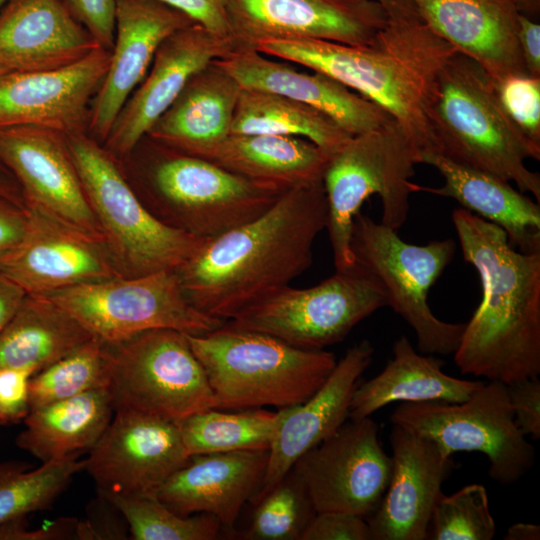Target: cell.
<instances>
[{
	"instance_id": "obj_1",
	"label": "cell",
	"mask_w": 540,
	"mask_h": 540,
	"mask_svg": "<svg viewBox=\"0 0 540 540\" xmlns=\"http://www.w3.org/2000/svg\"><path fill=\"white\" fill-rule=\"evenodd\" d=\"M327 215L322 180L286 191L261 215L206 239L174 270L184 294L202 313L233 319L311 266Z\"/></svg>"
},
{
	"instance_id": "obj_2",
	"label": "cell",
	"mask_w": 540,
	"mask_h": 540,
	"mask_svg": "<svg viewBox=\"0 0 540 540\" xmlns=\"http://www.w3.org/2000/svg\"><path fill=\"white\" fill-rule=\"evenodd\" d=\"M463 259L482 300L465 323L454 361L462 374L510 384L540 374V252L516 251L506 232L464 208L452 212Z\"/></svg>"
},
{
	"instance_id": "obj_3",
	"label": "cell",
	"mask_w": 540,
	"mask_h": 540,
	"mask_svg": "<svg viewBox=\"0 0 540 540\" xmlns=\"http://www.w3.org/2000/svg\"><path fill=\"white\" fill-rule=\"evenodd\" d=\"M260 53L324 73L383 109L421 152H435L428 109L439 73L456 50L422 21L388 22L375 42L268 40Z\"/></svg>"
},
{
	"instance_id": "obj_4",
	"label": "cell",
	"mask_w": 540,
	"mask_h": 540,
	"mask_svg": "<svg viewBox=\"0 0 540 540\" xmlns=\"http://www.w3.org/2000/svg\"><path fill=\"white\" fill-rule=\"evenodd\" d=\"M120 163L157 219L200 239L251 221L286 192L252 183L147 135Z\"/></svg>"
},
{
	"instance_id": "obj_5",
	"label": "cell",
	"mask_w": 540,
	"mask_h": 540,
	"mask_svg": "<svg viewBox=\"0 0 540 540\" xmlns=\"http://www.w3.org/2000/svg\"><path fill=\"white\" fill-rule=\"evenodd\" d=\"M435 152L449 160L516 184L540 201L539 160L505 113L495 80L457 51L441 69L428 109Z\"/></svg>"
},
{
	"instance_id": "obj_6",
	"label": "cell",
	"mask_w": 540,
	"mask_h": 540,
	"mask_svg": "<svg viewBox=\"0 0 540 540\" xmlns=\"http://www.w3.org/2000/svg\"><path fill=\"white\" fill-rule=\"evenodd\" d=\"M186 337L219 409L298 405L323 385L337 362L324 349H301L227 321L208 333Z\"/></svg>"
},
{
	"instance_id": "obj_7",
	"label": "cell",
	"mask_w": 540,
	"mask_h": 540,
	"mask_svg": "<svg viewBox=\"0 0 540 540\" xmlns=\"http://www.w3.org/2000/svg\"><path fill=\"white\" fill-rule=\"evenodd\" d=\"M420 163L421 152L395 121L351 136L330 155L322 182L336 271L355 266L350 247L353 220L372 195L381 199L382 224L397 231L405 223L410 195L416 192L410 179Z\"/></svg>"
},
{
	"instance_id": "obj_8",
	"label": "cell",
	"mask_w": 540,
	"mask_h": 540,
	"mask_svg": "<svg viewBox=\"0 0 540 540\" xmlns=\"http://www.w3.org/2000/svg\"><path fill=\"white\" fill-rule=\"evenodd\" d=\"M67 141L102 238L124 277L175 270L204 243L157 219L120 161L88 132L67 135Z\"/></svg>"
},
{
	"instance_id": "obj_9",
	"label": "cell",
	"mask_w": 540,
	"mask_h": 540,
	"mask_svg": "<svg viewBox=\"0 0 540 540\" xmlns=\"http://www.w3.org/2000/svg\"><path fill=\"white\" fill-rule=\"evenodd\" d=\"M105 345V388L114 411H133L177 422L218 408L185 333L152 329Z\"/></svg>"
},
{
	"instance_id": "obj_10",
	"label": "cell",
	"mask_w": 540,
	"mask_h": 540,
	"mask_svg": "<svg viewBox=\"0 0 540 540\" xmlns=\"http://www.w3.org/2000/svg\"><path fill=\"white\" fill-rule=\"evenodd\" d=\"M355 265L383 285L388 306L412 328L418 351L423 354H453L465 323L437 318L427 300L429 289L451 262L456 245L452 239L425 245L402 240L397 231L358 212L350 241Z\"/></svg>"
},
{
	"instance_id": "obj_11",
	"label": "cell",
	"mask_w": 540,
	"mask_h": 540,
	"mask_svg": "<svg viewBox=\"0 0 540 540\" xmlns=\"http://www.w3.org/2000/svg\"><path fill=\"white\" fill-rule=\"evenodd\" d=\"M390 420L434 441L448 457L484 454L489 476L502 485L519 481L535 462V448L517 427L506 384L499 381L483 383L462 402L400 403Z\"/></svg>"
},
{
	"instance_id": "obj_12",
	"label": "cell",
	"mask_w": 540,
	"mask_h": 540,
	"mask_svg": "<svg viewBox=\"0 0 540 540\" xmlns=\"http://www.w3.org/2000/svg\"><path fill=\"white\" fill-rule=\"evenodd\" d=\"M44 296L108 344L152 329L201 335L226 322L195 308L174 270L83 283Z\"/></svg>"
},
{
	"instance_id": "obj_13",
	"label": "cell",
	"mask_w": 540,
	"mask_h": 540,
	"mask_svg": "<svg viewBox=\"0 0 540 540\" xmlns=\"http://www.w3.org/2000/svg\"><path fill=\"white\" fill-rule=\"evenodd\" d=\"M386 306L381 282L355 265L309 288L285 286L229 322L301 349L323 350L343 341L359 322Z\"/></svg>"
},
{
	"instance_id": "obj_14",
	"label": "cell",
	"mask_w": 540,
	"mask_h": 540,
	"mask_svg": "<svg viewBox=\"0 0 540 540\" xmlns=\"http://www.w3.org/2000/svg\"><path fill=\"white\" fill-rule=\"evenodd\" d=\"M293 468L302 478L317 512L341 511L371 515L387 489L391 456L379 441L371 418L346 420Z\"/></svg>"
},
{
	"instance_id": "obj_15",
	"label": "cell",
	"mask_w": 540,
	"mask_h": 540,
	"mask_svg": "<svg viewBox=\"0 0 540 540\" xmlns=\"http://www.w3.org/2000/svg\"><path fill=\"white\" fill-rule=\"evenodd\" d=\"M235 49L264 41L318 39L371 45L389 20L374 0H227Z\"/></svg>"
},
{
	"instance_id": "obj_16",
	"label": "cell",
	"mask_w": 540,
	"mask_h": 540,
	"mask_svg": "<svg viewBox=\"0 0 540 540\" xmlns=\"http://www.w3.org/2000/svg\"><path fill=\"white\" fill-rule=\"evenodd\" d=\"M189 458L175 422L117 410L90 449L84 470L101 494L156 497Z\"/></svg>"
},
{
	"instance_id": "obj_17",
	"label": "cell",
	"mask_w": 540,
	"mask_h": 540,
	"mask_svg": "<svg viewBox=\"0 0 540 540\" xmlns=\"http://www.w3.org/2000/svg\"><path fill=\"white\" fill-rule=\"evenodd\" d=\"M25 208V234L0 272L27 295L124 277L101 237L46 211Z\"/></svg>"
},
{
	"instance_id": "obj_18",
	"label": "cell",
	"mask_w": 540,
	"mask_h": 540,
	"mask_svg": "<svg viewBox=\"0 0 540 540\" xmlns=\"http://www.w3.org/2000/svg\"><path fill=\"white\" fill-rule=\"evenodd\" d=\"M0 163L17 182L25 207L102 238L66 134L41 126L0 127Z\"/></svg>"
},
{
	"instance_id": "obj_19",
	"label": "cell",
	"mask_w": 540,
	"mask_h": 540,
	"mask_svg": "<svg viewBox=\"0 0 540 540\" xmlns=\"http://www.w3.org/2000/svg\"><path fill=\"white\" fill-rule=\"evenodd\" d=\"M235 50L230 37L198 24L180 29L158 47L150 68L131 93L102 143L122 161L169 108L189 79L214 60Z\"/></svg>"
},
{
	"instance_id": "obj_20",
	"label": "cell",
	"mask_w": 540,
	"mask_h": 540,
	"mask_svg": "<svg viewBox=\"0 0 540 540\" xmlns=\"http://www.w3.org/2000/svg\"><path fill=\"white\" fill-rule=\"evenodd\" d=\"M97 48L60 69L0 74V127L41 126L66 135L88 132L90 104L109 67Z\"/></svg>"
},
{
	"instance_id": "obj_21",
	"label": "cell",
	"mask_w": 540,
	"mask_h": 540,
	"mask_svg": "<svg viewBox=\"0 0 540 540\" xmlns=\"http://www.w3.org/2000/svg\"><path fill=\"white\" fill-rule=\"evenodd\" d=\"M114 43L107 72L90 104L88 134L101 144L121 108L147 74L160 44L195 24L158 0H114Z\"/></svg>"
},
{
	"instance_id": "obj_22",
	"label": "cell",
	"mask_w": 540,
	"mask_h": 540,
	"mask_svg": "<svg viewBox=\"0 0 540 540\" xmlns=\"http://www.w3.org/2000/svg\"><path fill=\"white\" fill-rule=\"evenodd\" d=\"M391 476L368 524L374 540H425L435 502L453 468L432 440L392 424Z\"/></svg>"
},
{
	"instance_id": "obj_23",
	"label": "cell",
	"mask_w": 540,
	"mask_h": 540,
	"mask_svg": "<svg viewBox=\"0 0 540 540\" xmlns=\"http://www.w3.org/2000/svg\"><path fill=\"white\" fill-rule=\"evenodd\" d=\"M374 348L362 340L336 362L323 385L304 402L283 408V416L269 449L264 478L251 503L259 501L307 451L336 432L349 418L352 394L371 365Z\"/></svg>"
},
{
	"instance_id": "obj_24",
	"label": "cell",
	"mask_w": 540,
	"mask_h": 540,
	"mask_svg": "<svg viewBox=\"0 0 540 540\" xmlns=\"http://www.w3.org/2000/svg\"><path fill=\"white\" fill-rule=\"evenodd\" d=\"M243 88L280 94L311 106L354 136L394 121L383 109L336 79L317 71L296 70L284 60L254 49H235L214 60Z\"/></svg>"
},
{
	"instance_id": "obj_25",
	"label": "cell",
	"mask_w": 540,
	"mask_h": 540,
	"mask_svg": "<svg viewBox=\"0 0 540 540\" xmlns=\"http://www.w3.org/2000/svg\"><path fill=\"white\" fill-rule=\"evenodd\" d=\"M99 47L65 0H9L0 10V74L60 69Z\"/></svg>"
},
{
	"instance_id": "obj_26",
	"label": "cell",
	"mask_w": 540,
	"mask_h": 540,
	"mask_svg": "<svg viewBox=\"0 0 540 540\" xmlns=\"http://www.w3.org/2000/svg\"><path fill=\"white\" fill-rule=\"evenodd\" d=\"M420 18L495 81L527 74L518 42L515 0H414Z\"/></svg>"
},
{
	"instance_id": "obj_27",
	"label": "cell",
	"mask_w": 540,
	"mask_h": 540,
	"mask_svg": "<svg viewBox=\"0 0 540 540\" xmlns=\"http://www.w3.org/2000/svg\"><path fill=\"white\" fill-rule=\"evenodd\" d=\"M269 450H246L190 456L160 487L156 498L188 516L206 513L232 527L264 478Z\"/></svg>"
},
{
	"instance_id": "obj_28",
	"label": "cell",
	"mask_w": 540,
	"mask_h": 540,
	"mask_svg": "<svg viewBox=\"0 0 540 540\" xmlns=\"http://www.w3.org/2000/svg\"><path fill=\"white\" fill-rule=\"evenodd\" d=\"M421 163L443 177L440 187L416 184V192L454 199L461 208L501 227L521 252H540V205L492 174L455 163L432 152Z\"/></svg>"
},
{
	"instance_id": "obj_29",
	"label": "cell",
	"mask_w": 540,
	"mask_h": 540,
	"mask_svg": "<svg viewBox=\"0 0 540 540\" xmlns=\"http://www.w3.org/2000/svg\"><path fill=\"white\" fill-rule=\"evenodd\" d=\"M190 155L279 191L321 181L330 157L307 139L268 134H229Z\"/></svg>"
},
{
	"instance_id": "obj_30",
	"label": "cell",
	"mask_w": 540,
	"mask_h": 540,
	"mask_svg": "<svg viewBox=\"0 0 540 540\" xmlns=\"http://www.w3.org/2000/svg\"><path fill=\"white\" fill-rule=\"evenodd\" d=\"M242 86L212 61L196 72L147 136L186 154L230 134Z\"/></svg>"
},
{
	"instance_id": "obj_31",
	"label": "cell",
	"mask_w": 540,
	"mask_h": 540,
	"mask_svg": "<svg viewBox=\"0 0 540 540\" xmlns=\"http://www.w3.org/2000/svg\"><path fill=\"white\" fill-rule=\"evenodd\" d=\"M444 362L413 347L406 336L392 346V358L373 378L358 383L352 394L349 419L370 417L394 403L466 400L483 382L446 374Z\"/></svg>"
},
{
	"instance_id": "obj_32",
	"label": "cell",
	"mask_w": 540,
	"mask_h": 540,
	"mask_svg": "<svg viewBox=\"0 0 540 540\" xmlns=\"http://www.w3.org/2000/svg\"><path fill=\"white\" fill-rule=\"evenodd\" d=\"M114 414L106 388L31 409L16 445L42 463L90 450L102 436Z\"/></svg>"
},
{
	"instance_id": "obj_33",
	"label": "cell",
	"mask_w": 540,
	"mask_h": 540,
	"mask_svg": "<svg viewBox=\"0 0 540 540\" xmlns=\"http://www.w3.org/2000/svg\"><path fill=\"white\" fill-rule=\"evenodd\" d=\"M93 335L44 295H27L0 333V368L33 374L87 342Z\"/></svg>"
},
{
	"instance_id": "obj_34",
	"label": "cell",
	"mask_w": 540,
	"mask_h": 540,
	"mask_svg": "<svg viewBox=\"0 0 540 540\" xmlns=\"http://www.w3.org/2000/svg\"><path fill=\"white\" fill-rule=\"evenodd\" d=\"M230 134H268L307 139L333 154L350 137L332 118L289 97L243 88Z\"/></svg>"
},
{
	"instance_id": "obj_35",
	"label": "cell",
	"mask_w": 540,
	"mask_h": 540,
	"mask_svg": "<svg viewBox=\"0 0 540 540\" xmlns=\"http://www.w3.org/2000/svg\"><path fill=\"white\" fill-rule=\"evenodd\" d=\"M283 416L263 408L224 412L206 409L175 422L189 456L269 450Z\"/></svg>"
},
{
	"instance_id": "obj_36",
	"label": "cell",
	"mask_w": 540,
	"mask_h": 540,
	"mask_svg": "<svg viewBox=\"0 0 540 540\" xmlns=\"http://www.w3.org/2000/svg\"><path fill=\"white\" fill-rule=\"evenodd\" d=\"M77 456L36 469L23 462H0V525L50 508L73 476L85 469V459Z\"/></svg>"
},
{
	"instance_id": "obj_37",
	"label": "cell",
	"mask_w": 540,
	"mask_h": 540,
	"mask_svg": "<svg viewBox=\"0 0 540 540\" xmlns=\"http://www.w3.org/2000/svg\"><path fill=\"white\" fill-rule=\"evenodd\" d=\"M106 345L93 336L77 349L31 376L30 410L78 394L105 388Z\"/></svg>"
},
{
	"instance_id": "obj_38",
	"label": "cell",
	"mask_w": 540,
	"mask_h": 540,
	"mask_svg": "<svg viewBox=\"0 0 540 540\" xmlns=\"http://www.w3.org/2000/svg\"><path fill=\"white\" fill-rule=\"evenodd\" d=\"M254 505L242 539L301 540L317 513L305 483L293 467Z\"/></svg>"
},
{
	"instance_id": "obj_39",
	"label": "cell",
	"mask_w": 540,
	"mask_h": 540,
	"mask_svg": "<svg viewBox=\"0 0 540 540\" xmlns=\"http://www.w3.org/2000/svg\"><path fill=\"white\" fill-rule=\"evenodd\" d=\"M104 496L124 516L133 540H215L221 534L222 524L210 514L180 515L156 497Z\"/></svg>"
},
{
	"instance_id": "obj_40",
	"label": "cell",
	"mask_w": 540,
	"mask_h": 540,
	"mask_svg": "<svg viewBox=\"0 0 540 540\" xmlns=\"http://www.w3.org/2000/svg\"><path fill=\"white\" fill-rule=\"evenodd\" d=\"M496 523L486 488L469 484L451 495L442 493L434 504L427 532L430 540H491Z\"/></svg>"
},
{
	"instance_id": "obj_41",
	"label": "cell",
	"mask_w": 540,
	"mask_h": 540,
	"mask_svg": "<svg viewBox=\"0 0 540 540\" xmlns=\"http://www.w3.org/2000/svg\"><path fill=\"white\" fill-rule=\"evenodd\" d=\"M495 86L505 113L540 159V77L509 75Z\"/></svg>"
},
{
	"instance_id": "obj_42",
	"label": "cell",
	"mask_w": 540,
	"mask_h": 540,
	"mask_svg": "<svg viewBox=\"0 0 540 540\" xmlns=\"http://www.w3.org/2000/svg\"><path fill=\"white\" fill-rule=\"evenodd\" d=\"M301 540H374L364 517L341 511L317 512Z\"/></svg>"
},
{
	"instance_id": "obj_43",
	"label": "cell",
	"mask_w": 540,
	"mask_h": 540,
	"mask_svg": "<svg viewBox=\"0 0 540 540\" xmlns=\"http://www.w3.org/2000/svg\"><path fill=\"white\" fill-rule=\"evenodd\" d=\"M515 423L524 436L540 438V381L526 378L506 385Z\"/></svg>"
},
{
	"instance_id": "obj_44",
	"label": "cell",
	"mask_w": 540,
	"mask_h": 540,
	"mask_svg": "<svg viewBox=\"0 0 540 540\" xmlns=\"http://www.w3.org/2000/svg\"><path fill=\"white\" fill-rule=\"evenodd\" d=\"M32 375L27 369L0 368V425L17 423L28 415Z\"/></svg>"
},
{
	"instance_id": "obj_45",
	"label": "cell",
	"mask_w": 540,
	"mask_h": 540,
	"mask_svg": "<svg viewBox=\"0 0 540 540\" xmlns=\"http://www.w3.org/2000/svg\"><path fill=\"white\" fill-rule=\"evenodd\" d=\"M73 16L92 34L99 45L111 51L115 32L114 0H65Z\"/></svg>"
},
{
	"instance_id": "obj_46",
	"label": "cell",
	"mask_w": 540,
	"mask_h": 540,
	"mask_svg": "<svg viewBox=\"0 0 540 540\" xmlns=\"http://www.w3.org/2000/svg\"><path fill=\"white\" fill-rule=\"evenodd\" d=\"M120 510L103 494L91 505L90 518L78 521L75 538L82 540L126 539L129 529Z\"/></svg>"
},
{
	"instance_id": "obj_47",
	"label": "cell",
	"mask_w": 540,
	"mask_h": 540,
	"mask_svg": "<svg viewBox=\"0 0 540 540\" xmlns=\"http://www.w3.org/2000/svg\"><path fill=\"white\" fill-rule=\"evenodd\" d=\"M187 15L209 32L230 37L227 0H158ZM231 38V37H230Z\"/></svg>"
},
{
	"instance_id": "obj_48",
	"label": "cell",
	"mask_w": 540,
	"mask_h": 540,
	"mask_svg": "<svg viewBox=\"0 0 540 540\" xmlns=\"http://www.w3.org/2000/svg\"><path fill=\"white\" fill-rule=\"evenodd\" d=\"M78 520L60 518L44 527L33 530L28 527L25 517L0 525V540H56L75 536Z\"/></svg>"
},
{
	"instance_id": "obj_49",
	"label": "cell",
	"mask_w": 540,
	"mask_h": 540,
	"mask_svg": "<svg viewBox=\"0 0 540 540\" xmlns=\"http://www.w3.org/2000/svg\"><path fill=\"white\" fill-rule=\"evenodd\" d=\"M27 220L25 206L0 196V268L21 242Z\"/></svg>"
},
{
	"instance_id": "obj_50",
	"label": "cell",
	"mask_w": 540,
	"mask_h": 540,
	"mask_svg": "<svg viewBox=\"0 0 540 540\" xmlns=\"http://www.w3.org/2000/svg\"><path fill=\"white\" fill-rule=\"evenodd\" d=\"M518 42L526 73L540 77V25L536 20L520 13Z\"/></svg>"
},
{
	"instance_id": "obj_51",
	"label": "cell",
	"mask_w": 540,
	"mask_h": 540,
	"mask_svg": "<svg viewBox=\"0 0 540 540\" xmlns=\"http://www.w3.org/2000/svg\"><path fill=\"white\" fill-rule=\"evenodd\" d=\"M26 293L0 272V333L11 320Z\"/></svg>"
},
{
	"instance_id": "obj_52",
	"label": "cell",
	"mask_w": 540,
	"mask_h": 540,
	"mask_svg": "<svg viewBox=\"0 0 540 540\" xmlns=\"http://www.w3.org/2000/svg\"><path fill=\"white\" fill-rule=\"evenodd\" d=\"M385 10L389 22L411 23L422 21L414 0H374Z\"/></svg>"
},
{
	"instance_id": "obj_53",
	"label": "cell",
	"mask_w": 540,
	"mask_h": 540,
	"mask_svg": "<svg viewBox=\"0 0 540 540\" xmlns=\"http://www.w3.org/2000/svg\"><path fill=\"white\" fill-rule=\"evenodd\" d=\"M0 196L5 197L19 205L24 206L20 188L9 173V171L0 163Z\"/></svg>"
},
{
	"instance_id": "obj_54",
	"label": "cell",
	"mask_w": 540,
	"mask_h": 540,
	"mask_svg": "<svg viewBox=\"0 0 540 540\" xmlns=\"http://www.w3.org/2000/svg\"><path fill=\"white\" fill-rule=\"evenodd\" d=\"M505 540H539L540 526L533 523H515L511 525L505 536Z\"/></svg>"
},
{
	"instance_id": "obj_55",
	"label": "cell",
	"mask_w": 540,
	"mask_h": 540,
	"mask_svg": "<svg viewBox=\"0 0 540 540\" xmlns=\"http://www.w3.org/2000/svg\"><path fill=\"white\" fill-rule=\"evenodd\" d=\"M521 14L536 20L540 13V0H515Z\"/></svg>"
},
{
	"instance_id": "obj_56",
	"label": "cell",
	"mask_w": 540,
	"mask_h": 540,
	"mask_svg": "<svg viewBox=\"0 0 540 540\" xmlns=\"http://www.w3.org/2000/svg\"><path fill=\"white\" fill-rule=\"evenodd\" d=\"M9 0H0V10Z\"/></svg>"
}]
</instances>
